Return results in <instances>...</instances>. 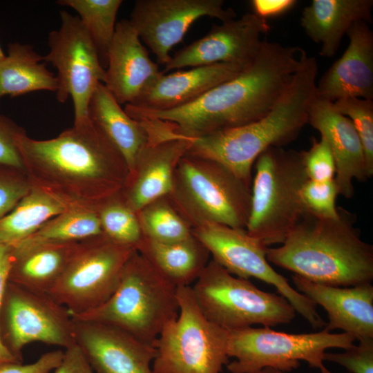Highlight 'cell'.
I'll return each mask as SVG.
<instances>
[{
    "label": "cell",
    "instance_id": "43",
    "mask_svg": "<svg viewBox=\"0 0 373 373\" xmlns=\"http://www.w3.org/2000/svg\"><path fill=\"white\" fill-rule=\"evenodd\" d=\"M295 0H252L250 4L254 12L258 17L267 19L269 17L280 16L297 3Z\"/></svg>",
    "mask_w": 373,
    "mask_h": 373
},
{
    "label": "cell",
    "instance_id": "24",
    "mask_svg": "<svg viewBox=\"0 0 373 373\" xmlns=\"http://www.w3.org/2000/svg\"><path fill=\"white\" fill-rule=\"evenodd\" d=\"M372 0H313L300 17L306 35L321 46L320 55L333 57L341 40L356 21L372 22Z\"/></svg>",
    "mask_w": 373,
    "mask_h": 373
},
{
    "label": "cell",
    "instance_id": "28",
    "mask_svg": "<svg viewBox=\"0 0 373 373\" xmlns=\"http://www.w3.org/2000/svg\"><path fill=\"white\" fill-rule=\"evenodd\" d=\"M57 87L56 75L32 46L8 44V55L0 61V100L6 95L15 97L35 91L56 93Z\"/></svg>",
    "mask_w": 373,
    "mask_h": 373
},
{
    "label": "cell",
    "instance_id": "31",
    "mask_svg": "<svg viewBox=\"0 0 373 373\" xmlns=\"http://www.w3.org/2000/svg\"><path fill=\"white\" fill-rule=\"evenodd\" d=\"M122 0H59V5L73 8L93 39L103 67L107 66L108 51L113 38Z\"/></svg>",
    "mask_w": 373,
    "mask_h": 373
},
{
    "label": "cell",
    "instance_id": "17",
    "mask_svg": "<svg viewBox=\"0 0 373 373\" xmlns=\"http://www.w3.org/2000/svg\"><path fill=\"white\" fill-rule=\"evenodd\" d=\"M270 28L266 19L253 12L220 25L213 24L204 37L171 56L162 73L219 63L247 66L259 51L262 42L261 35Z\"/></svg>",
    "mask_w": 373,
    "mask_h": 373
},
{
    "label": "cell",
    "instance_id": "26",
    "mask_svg": "<svg viewBox=\"0 0 373 373\" xmlns=\"http://www.w3.org/2000/svg\"><path fill=\"white\" fill-rule=\"evenodd\" d=\"M136 250L176 287L194 283L211 259L209 251L193 233L172 242H160L142 236Z\"/></svg>",
    "mask_w": 373,
    "mask_h": 373
},
{
    "label": "cell",
    "instance_id": "44",
    "mask_svg": "<svg viewBox=\"0 0 373 373\" xmlns=\"http://www.w3.org/2000/svg\"><path fill=\"white\" fill-rule=\"evenodd\" d=\"M256 373H287V372H282V371H280L278 370L271 368V367H265Z\"/></svg>",
    "mask_w": 373,
    "mask_h": 373
},
{
    "label": "cell",
    "instance_id": "35",
    "mask_svg": "<svg viewBox=\"0 0 373 373\" xmlns=\"http://www.w3.org/2000/svg\"><path fill=\"white\" fill-rule=\"evenodd\" d=\"M338 195L334 179L326 182L307 180L300 191V200L305 211L323 219L338 218V207L336 206Z\"/></svg>",
    "mask_w": 373,
    "mask_h": 373
},
{
    "label": "cell",
    "instance_id": "41",
    "mask_svg": "<svg viewBox=\"0 0 373 373\" xmlns=\"http://www.w3.org/2000/svg\"><path fill=\"white\" fill-rule=\"evenodd\" d=\"M12 245L0 244V312L10 267ZM10 362H19L6 348L0 335V365Z\"/></svg>",
    "mask_w": 373,
    "mask_h": 373
},
{
    "label": "cell",
    "instance_id": "5",
    "mask_svg": "<svg viewBox=\"0 0 373 373\" xmlns=\"http://www.w3.org/2000/svg\"><path fill=\"white\" fill-rule=\"evenodd\" d=\"M178 314L177 287L135 250L126 262L111 296L92 310L70 316L73 320L117 327L152 344Z\"/></svg>",
    "mask_w": 373,
    "mask_h": 373
},
{
    "label": "cell",
    "instance_id": "38",
    "mask_svg": "<svg viewBox=\"0 0 373 373\" xmlns=\"http://www.w3.org/2000/svg\"><path fill=\"white\" fill-rule=\"evenodd\" d=\"M325 361L337 363L350 373H373V339L359 341L358 345H353L343 352H325Z\"/></svg>",
    "mask_w": 373,
    "mask_h": 373
},
{
    "label": "cell",
    "instance_id": "23",
    "mask_svg": "<svg viewBox=\"0 0 373 373\" xmlns=\"http://www.w3.org/2000/svg\"><path fill=\"white\" fill-rule=\"evenodd\" d=\"M247 66L219 63L178 70L169 74L162 73L137 99L128 104L152 111L183 106L234 78Z\"/></svg>",
    "mask_w": 373,
    "mask_h": 373
},
{
    "label": "cell",
    "instance_id": "6",
    "mask_svg": "<svg viewBox=\"0 0 373 373\" xmlns=\"http://www.w3.org/2000/svg\"><path fill=\"white\" fill-rule=\"evenodd\" d=\"M251 188L222 164L185 154L166 196L191 229L211 222L246 229Z\"/></svg>",
    "mask_w": 373,
    "mask_h": 373
},
{
    "label": "cell",
    "instance_id": "20",
    "mask_svg": "<svg viewBox=\"0 0 373 373\" xmlns=\"http://www.w3.org/2000/svg\"><path fill=\"white\" fill-rule=\"evenodd\" d=\"M307 124L319 131L329 145L339 195L352 198L353 180L364 182L368 177L363 146L352 121L340 113L333 102L316 95L309 109Z\"/></svg>",
    "mask_w": 373,
    "mask_h": 373
},
{
    "label": "cell",
    "instance_id": "32",
    "mask_svg": "<svg viewBox=\"0 0 373 373\" xmlns=\"http://www.w3.org/2000/svg\"><path fill=\"white\" fill-rule=\"evenodd\" d=\"M142 236L160 242H172L192 236L191 229L167 196L158 198L137 213Z\"/></svg>",
    "mask_w": 373,
    "mask_h": 373
},
{
    "label": "cell",
    "instance_id": "16",
    "mask_svg": "<svg viewBox=\"0 0 373 373\" xmlns=\"http://www.w3.org/2000/svg\"><path fill=\"white\" fill-rule=\"evenodd\" d=\"M222 22L236 19L222 0H137L130 22L140 38L155 55L157 64L165 66L170 50L182 41L190 26L202 17Z\"/></svg>",
    "mask_w": 373,
    "mask_h": 373
},
{
    "label": "cell",
    "instance_id": "10",
    "mask_svg": "<svg viewBox=\"0 0 373 373\" xmlns=\"http://www.w3.org/2000/svg\"><path fill=\"white\" fill-rule=\"evenodd\" d=\"M355 340L350 334L331 333L325 329L295 334L269 327H248L228 331L227 354L235 360L226 366L230 373H256L265 367L287 373L305 361L321 372L327 368L323 364L326 350H346Z\"/></svg>",
    "mask_w": 373,
    "mask_h": 373
},
{
    "label": "cell",
    "instance_id": "14",
    "mask_svg": "<svg viewBox=\"0 0 373 373\" xmlns=\"http://www.w3.org/2000/svg\"><path fill=\"white\" fill-rule=\"evenodd\" d=\"M1 338L22 362V350L41 342L64 347L76 344L68 310L47 294L28 290L8 281L0 312Z\"/></svg>",
    "mask_w": 373,
    "mask_h": 373
},
{
    "label": "cell",
    "instance_id": "15",
    "mask_svg": "<svg viewBox=\"0 0 373 373\" xmlns=\"http://www.w3.org/2000/svg\"><path fill=\"white\" fill-rule=\"evenodd\" d=\"M138 121L144 126L148 139L121 191L126 204L135 213L171 191L175 169L190 144V139L175 133L169 122Z\"/></svg>",
    "mask_w": 373,
    "mask_h": 373
},
{
    "label": "cell",
    "instance_id": "9",
    "mask_svg": "<svg viewBox=\"0 0 373 373\" xmlns=\"http://www.w3.org/2000/svg\"><path fill=\"white\" fill-rule=\"evenodd\" d=\"M178 317L168 323L152 345L153 373H220L229 363L228 331L201 312L191 286L177 287Z\"/></svg>",
    "mask_w": 373,
    "mask_h": 373
},
{
    "label": "cell",
    "instance_id": "8",
    "mask_svg": "<svg viewBox=\"0 0 373 373\" xmlns=\"http://www.w3.org/2000/svg\"><path fill=\"white\" fill-rule=\"evenodd\" d=\"M191 288L204 316L227 331L256 324L271 327L295 318L285 298L232 275L211 258Z\"/></svg>",
    "mask_w": 373,
    "mask_h": 373
},
{
    "label": "cell",
    "instance_id": "1",
    "mask_svg": "<svg viewBox=\"0 0 373 373\" xmlns=\"http://www.w3.org/2000/svg\"><path fill=\"white\" fill-rule=\"evenodd\" d=\"M17 145L32 185L74 207L97 210L122 191L128 176L123 156L89 117L49 140L23 133Z\"/></svg>",
    "mask_w": 373,
    "mask_h": 373
},
{
    "label": "cell",
    "instance_id": "33",
    "mask_svg": "<svg viewBox=\"0 0 373 373\" xmlns=\"http://www.w3.org/2000/svg\"><path fill=\"white\" fill-rule=\"evenodd\" d=\"M102 233L112 240L137 249L142 233L137 213L124 202L121 192L97 208Z\"/></svg>",
    "mask_w": 373,
    "mask_h": 373
},
{
    "label": "cell",
    "instance_id": "45",
    "mask_svg": "<svg viewBox=\"0 0 373 373\" xmlns=\"http://www.w3.org/2000/svg\"><path fill=\"white\" fill-rule=\"evenodd\" d=\"M6 57L0 46V61H1Z\"/></svg>",
    "mask_w": 373,
    "mask_h": 373
},
{
    "label": "cell",
    "instance_id": "21",
    "mask_svg": "<svg viewBox=\"0 0 373 373\" xmlns=\"http://www.w3.org/2000/svg\"><path fill=\"white\" fill-rule=\"evenodd\" d=\"M346 35L349 45L316 82L318 97L334 102L345 97L373 99V32L364 21L354 23Z\"/></svg>",
    "mask_w": 373,
    "mask_h": 373
},
{
    "label": "cell",
    "instance_id": "39",
    "mask_svg": "<svg viewBox=\"0 0 373 373\" xmlns=\"http://www.w3.org/2000/svg\"><path fill=\"white\" fill-rule=\"evenodd\" d=\"M23 133H26L24 128L0 113V166L23 170L21 157L17 145V137Z\"/></svg>",
    "mask_w": 373,
    "mask_h": 373
},
{
    "label": "cell",
    "instance_id": "22",
    "mask_svg": "<svg viewBox=\"0 0 373 373\" xmlns=\"http://www.w3.org/2000/svg\"><path fill=\"white\" fill-rule=\"evenodd\" d=\"M296 289L327 312V332L338 329L356 340L373 339V286L364 283L335 287L314 283L294 274Z\"/></svg>",
    "mask_w": 373,
    "mask_h": 373
},
{
    "label": "cell",
    "instance_id": "11",
    "mask_svg": "<svg viewBox=\"0 0 373 373\" xmlns=\"http://www.w3.org/2000/svg\"><path fill=\"white\" fill-rule=\"evenodd\" d=\"M136 249L103 233L78 242L75 253L48 295L70 315L106 301L118 286L123 269Z\"/></svg>",
    "mask_w": 373,
    "mask_h": 373
},
{
    "label": "cell",
    "instance_id": "4",
    "mask_svg": "<svg viewBox=\"0 0 373 373\" xmlns=\"http://www.w3.org/2000/svg\"><path fill=\"white\" fill-rule=\"evenodd\" d=\"M318 63L304 52L301 63L271 110L251 123L190 139L186 154L216 162L251 186L258 157L294 141L307 124L316 96Z\"/></svg>",
    "mask_w": 373,
    "mask_h": 373
},
{
    "label": "cell",
    "instance_id": "19",
    "mask_svg": "<svg viewBox=\"0 0 373 373\" xmlns=\"http://www.w3.org/2000/svg\"><path fill=\"white\" fill-rule=\"evenodd\" d=\"M162 74L128 19L116 23L104 85L120 104L133 103Z\"/></svg>",
    "mask_w": 373,
    "mask_h": 373
},
{
    "label": "cell",
    "instance_id": "30",
    "mask_svg": "<svg viewBox=\"0 0 373 373\" xmlns=\"http://www.w3.org/2000/svg\"><path fill=\"white\" fill-rule=\"evenodd\" d=\"M102 233L97 210L71 207L55 216L27 238L12 246L78 242Z\"/></svg>",
    "mask_w": 373,
    "mask_h": 373
},
{
    "label": "cell",
    "instance_id": "36",
    "mask_svg": "<svg viewBox=\"0 0 373 373\" xmlns=\"http://www.w3.org/2000/svg\"><path fill=\"white\" fill-rule=\"evenodd\" d=\"M308 180L326 182L334 179L335 162L329 145L325 137L314 139L310 149L300 151Z\"/></svg>",
    "mask_w": 373,
    "mask_h": 373
},
{
    "label": "cell",
    "instance_id": "18",
    "mask_svg": "<svg viewBox=\"0 0 373 373\" xmlns=\"http://www.w3.org/2000/svg\"><path fill=\"white\" fill-rule=\"evenodd\" d=\"M73 321L75 343L95 373H153L152 344L107 324Z\"/></svg>",
    "mask_w": 373,
    "mask_h": 373
},
{
    "label": "cell",
    "instance_id": "46",
    "mask_svg": "<svg viewBox=\"0 0 373 373\" xmlns=\"http://www.w3.org/2000/svg\"><path fill=\"white\" fill-rule=\"evenodd\" d=\"M321 373H333L330 372L328 369L325 368L324 370L321 372Z\"/></svg>",
    "mask_w": 373,
    "mask_h": 373
},
{
    "label": "cell",
    "instance_id": "27",
    "mask_svg": "<svg viewBox=\"0 0 373 373\" xmlns=\"http://www.w3.org/2000/svg\"><path fill=\"white\" fill-rule=\"evenodd\" d=\"M88 117L122 154L129 173L147 142L144 126L126 113L102 83L97 85L91 96Z\"/></svg>",
    "mask_w": 373,
    "mask_h": 373
},
{
    "label": "cell",
    "instance_id": "13",
    "mask_svg": "<svg viewBox=\"0 0 373 373\" xmlns=\"http://www.w3.org/2000/svg\"><path fill=\"white\" fill-rule=\"evenodd\" d=\"M61 26L48 37V53L43 57L57 71V99L64 103L70 97L74 122L88 117L91 96L99 83H104L106 69L97 49L78 16L59 12Z\"/></svg>",
    "mask_w": 373,
    "mask_h": 373
},
{
    "label": "cell",
    "instance_id": "40",
    "mask_svg": "<svg viewBox=\"0 0 373 373\" xmlns=\"http://www.w3.org/2000/svg\"><path fill=\"white\" fill-rule=\"evenodd\" d=\"M63 356L64 351L57 350L44 353L32 363H6L0 365V373H50L59 365Z\"/></svg>",
    "mask_w": 373,
    "mask_h": 373
},
{
    "label": "cell",
    "instance_id": "29",
    "mask_svg": "<svg viewBox=\"0 0 373 373\" xmlns=\"http://www.w3.org/2000/svg\"><path fill=\"white\" fill-rule=\"evenodd\" d=\"M74 207L37 186L0 219V244L13 245L27 238L55 216Z\"/></svg>",
    "mask_w": 373,
    "mask_h": 373
},
{
    "label": "cell",
    "instance_id": "3",
    "mask_svg": "<svg viewBox=\"0 0 373 373\" xmlns=\"http://www.w3.org/2000/svg\"><path fill=\"white\" fill-rule=\"evenodd\" d=\"M336 219L306 213L278 247H267L269 262L310 281L352 287L373 280V247L354 227L356 216L338 207Z\"/></svg>",
    "mask_w": 373,
    "mask_h": 373
},
{
    "label": "cell",
    "instance_id": "37",
    "mask_svg": "<svg viewBox=\"0 0 373 373\" xmlns=\"http://www.w3.org/2000/svg\"><path fill=\"white\" fill-rule=\"evenodd\" d=\"M32 186L23 169L0 166V219L30 192Z\"/></svg>",
    "mask_w": 373,
    "mask_h": 373
},
{
    "label": "cell",
    "instance_id": "42",
    "mask_svg": "<svg viewBox=\"0 0 373 373\" xmlns=\"http://www.w3.org/2000/svg\"><path fill=\"white\" fill-rule=\"evenodd\" d=\"M53 373H95L77 345L64 350L59 365Z\"/></svg>",
    "mask_w": 373,
    "mask_h": 373
},
{
    "label": "cell",
    "instance_id": "34",
    "mask_svg": "<svg viewBox=\"0 0 373 373\" xmlns=\"http://www.w3.org/2000/svg\"><path fill=\"white\" fill-rule=\"evenodd\" d=\"M334 108L352 122L362 144L368 178L373 175V101L345 97L333 102Z\"/></svg>",
    "mask_w": 373,
    "mask_h": 373
},
{
    "label": "cell",
    "instance_id": "25",
    "mask_svg": "<svg viewBox=\"0 0 373 373\" xmlns=\"http://www.w3.org/2000/svg\"><path fill=\"white\" fill-rule=\"evenodd\" d=\"M78 242L12 245L8 281L48 294L73 257Z\"/></svg>",
    "mask_w": 373,
    "mask_h": 373
},
{
    "label": "cell",
    "instance_id": "7",
    "mask_svg": "<svg viewBox=\"0 0 373 373\" xmlns=\"http://www.w3.org/2000/svg\"><path fill=\"white\" fill-rule=\"evenodd\" d=\"M254 164L246 230L267 247L282 244L307 213L300 196L308 180L301 152L270 147Z\"/></svg>",
    "mask_w": 373,
    "mask_h": 373
},
{
    "label": "cell",
    "instance_id": "2",
    "mask_svg": "<svg viewBox=\"0 0 373 373\" xmlns=\"http://www.w3.org/2000/svg\"><path fill=\"white\" fill-rule=\"evenodd\" d=\"M305 50L262 40L255 58L236 77L213 88L197 100L164 111L126 104L135 120L169 122L175 133L194 139L241 126L266 115L298 68Z\"/></svg>",
    "mask_w": 373,
    "mask_h": 373
},
{
    "label": "cell",
    "instance_id": "12",
    "mask_svg": "<svg viewBox=\"0 0 373 373\" xmlns=\"http://www.w3.org/2000/svg\"><path fill=\"white\" fill-rule=\"evenodd\" d=\"M191 231L209 251L211 259L228 272L245 279L256 278L273 285L313 328L325 325L316 305L271 267L266 258L267 247L246 229L204 222L192 227Z\"/></svg>",
    "mask_w": 373,
    "mask_h": 373
}]
</instances>
